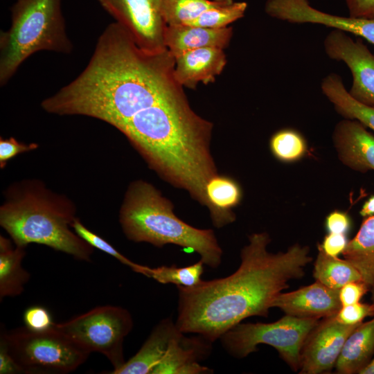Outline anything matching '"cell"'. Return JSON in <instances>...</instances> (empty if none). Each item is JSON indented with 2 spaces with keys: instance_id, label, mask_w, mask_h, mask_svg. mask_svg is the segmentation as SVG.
<instances>
[{
  "instance_id": "10",
  "label": "cell",
  "mask_w": 374,
  "mask_h": 374,
  "mask_svg": "<svg viewBox=\"0 0 374 374\" xmlns=\"http://www.w3.org/2000/svg\"><path fill=\"white\" fill-rule=\"evenodd\" d=\"M326 54L344 62L350 70L353 83L349 93L357 100L374 105V54L359 39L346 32L332 29L325 37Z\"/></svg>"
},
{
  "instance_id": "38",
  "label": "cell",
  "mask_w": 374,
  "mask_h": 374,
  "mask_svg": "<svg viewBox=\"0 0 374 374\" xmlns=\"http://www.w3.org/2000/svg\"><path fill=\"white\" fill-rule=\"evenodd\" d=\"M359 214L364 218L374 215V195L365 201L359 211Z\"/></svg>"
},
{
  "instance_id": "21",
  "label": "cell",
  "mask_w": 374,
  "mask_h": 374,
  "mask_svg": "<svg viewBox=\"0 0 374 374\" xmlns=\"http://www.w3.org/2000/svg\"><path fill=\"white\" fill-rule=\"evenodd\" d=\"M321 89L339 114L346 119L357 121L374 132V105L355 99L339 75L335 73L327 75L321 82Z\"/></svg>"
},
{
  "instance_id": "3",
  "label": "cell",
  "mask_w": 374,
  "mask_h": 374,
  "mask_svg": "<svg viewBox=\"0 0 374 374\" xmlns=\"http://www.w3.org/2000/svg\"><path fill=\"white\" fill-rule=\"evenodd\" d=\"M76 218L70 199L36 180L10 186L0 207V224L15 245L43 244L77 260L90 261L93 247L70 229Z\"/></svg>"
},
{
  "instance_id": "2",
  "label": "cell",
  "mask_w": 374,
  "mask_h": 374,
  "mask_svg": "<svg viewBox=\"0 0 374 374\" xmlns=\"http://www.w3.org/2000/svg\"><path fill=\"white\" fill-rule=\"evenodd\" d=\"M270 241L267 232L252 233L232 274L202 280L194 287H177V328L214 342L247 318L267 317L276 296L290 280L301 278L312 260L308 246L296 243L285 251L271 253Z\"/></svg>"
},
{
  "instance_id": "40",
  "label": "cell",
  "mask_w": 374,
  "mask_h": 374,
  "mask_svg": "<svg viewBox=\"0 0 374 374\" xmlns=\"http://www.w3.org/2000/svg\"><path fill=\"white\" fill-rule=\"evenodd\" d=\"M372 303L374 305V287L371 289Z\"/></svg>"
},
{
  "instance_id": "36",
  "label": "cell",
  "mask_w": 374,
  "mask_h": 374,
  "mask_svg": "<svg viewBox=\"0 0 374 374\" xmlns=\"http://www.w3.org/2000/svg\"><path fill=\"white\" fill-rule=\"evenodd\" d=\"M349 16L374 19V0H346Z\"/></svg>"
},
{
  "instance_id": "28",
  "label": "cell",
  "mask_w": 374,
  "mask_h": 374,
  "mask_svg": "<svg viewBox=\"0 0 374 374\" xmlns=\"http://www.w3.org/2000/svg\"><path fill=\"white\" fill-rule=\"evenodd\" d=\"M204 262L199 261L183 267L162 265L152 268L150 278L162 284H174L177 287H194L199 284L204 273Z\"/></svg>"
},
{
  "instance_id": "24",
  "label": "cell",
  "mask_w": 374,
  "mask_h": 374,
  "mask_svg": "<svg viewBox=\"0 0 374 374\" xmlns=\"http://www.w3.org/2000/svg\"><path fill=\"white\" fill-rule=\"evenodd\" d=\"M318 251L313 269L317 281L335 290H339L349 282L363 281L359 271L349 261L330 256L319 248Z\"/></svg>"
},
{
  "instance_id": "17",
  "label": "cell",
  "mask_w": 374,
  "mask_h": 374,
  "mask_svg": "<svg viewBox=\"0 0 374 374\" xmlns=\"http://www.w3.org/2000/svg\"><path fill=\"white\" fill-rule=\"evenodd\" d=\"M233 28H209L191 25L166 26L164 45L170 54L177 57L185 52L202 48L225 49L231 39Z\"/></svg>"
},
{
  "instance_id": "35",
  "label": "cell",
  "mask_w": 374,
  "mask_h": 374,
  "mask_svg": "<svg viewBox=\"0 0 374 374\" xmlns=\"http://www.w3.org/2000/svg\"><path fill=\"white\" fill-rule=\"evenodd\" d=\"M325 226L328 233L346 235L351 227V220L347 213L335 210L326 216Z\"/></svg>"
},
{
  "instance_id": "27",
  "label": "cell",
  "mask_w": 374,
  "mask_h": 374,
  "mask_svg": "<svg viewBox=\"0 0 374 374\" xmlns=\"http://www.w3.org/2000/svg\"><path fill=\"white\" fill-rule=\"evenodd\" d=\"M247 8V3L244 1L226 0L206 10L187 25L209 28H225L243 17Z\"/></svg>"
},
{
  "instance_id": "19",
  "label": "cell",
  "mask_w": 374,
  "mask_h": 374,
  "mask_svg": "<svg viewBox=\"0 0 374 374\" xmlns=\"http://www.w3.org/2000/svg\"><path fill=\"white\" fill-rule=\"evenodd\" d=\"M206 206L209 210L213 224L221 228L235 220L233 209L242 199V189L233 177L216 174L209 179L205 188Z\"/></svg>"
},
{
  "instance_id": "29",
  "label": "cell",
  "mask_w": 374,
  "mask_h": 374,
  "mask_svg": "<svg viewBox=\"0 0 374 374\" xmlns=\"http://www.w3.org/2000/svg\"><path fill=\"white\" fill-rule=\"evenodd\" d=\"M71 228L84 241L93 248H96L108 255L116 258L121 263L128 266L134 271L150 278L152 267L134 262L117 251L112 244L87 228L79 219L76 218L71 224Z\"/></svg>"
},
{
  "instance_id": "18",
  "label": "cell",
  "mask_w": 374,
  "mask_h": 374,
  "mask_svg": "<svg viewBox=\"0 0 374 374\" xmlns=\"http://www.w3.org/2000/svg\"><path fill=\"white\" fill-rule=\"evenodd\" d=\"M171 318L159 321L138 352L116 370L109 374H152L164 357L171 338L178 330Z\"/></svg>"
},
{
  "instance_id": "8",
  "label": "cell",
  "mask_w": 374,
  "mask_h": 374,
  "mask_svg": "<svg viewBox=\"0 0 374 374\" xmlns=\"http://www.w3.org/2000/svg\"><path fill=\"white\" fill-rule=\"evenodd\" d=\"M64 332L90 353L105 355L114 369L125 362L123 341L133 328L130 312L120 306L101 305L65 322L55 323Z\"/></svg>"
},
{
  "instance_id": "33",
  "label": "cell",
  "mask_w": 374,
  "mask_h": 374,
  "mask_svg": "<svg viewBox=\"0 0 374 374\" xmlns=\"http://www.w3.org/2000/svg\"><path fill=\"white\" fill-rule=\"evenodd\" d=\"M370 290L369 287L362 280L349 282L343 285L339 292L342 306L359 302L364 294Z\"/></svg>"
},
{
  "instance_id": "16",
  "label": "cell",
  "mask_w": 374,
  "mask_h": 374,
  "mask_svg": "<svg viewBox=\"0 0 374 374\" xmlns=\"http://www.w3.org/2000/svg\"><path fill=\"white\" fill-rule=\"evenodd\" d=\"M175 76L183 87L195 89L199 82H213L226 64L224 49L202 48L175 57Z\"/></svg>"
},
{
  "instance_id": "22",
  "label": "cell",
  "mask_w": 374,
  "mask_h": 374,
  "mask_svg": "<svg viewBox=\"0 0 374 374\" xmlns=\"http://www.w3.org/2000/svg\"><path fill=\"white\" fill-rule=\"evenodd\" d=\"M26 247L14 248L11 241L0 236V299L20 295L30 274L22 267Z\"/></svg>"
},
{
  "instance_id": "9",
  "label": "cell",
  "mask_w": 374,
  "mask_h": 374,
  "mask_svg": "<svg viewBox=\"0 0 374 374\" xmlns=\"http://www.w3.org/2000/svg\"><path fill=\"white\" fill-rule=\"evenodd\" d=\"M101 6L131 35L136 44L148 51L166 49V28L162 0H98Z\"/></svg>"
},
{
  "instance_id": "34",
  "label": "cell",
  "mask_w": 374,
  "mask_h": 374,
  "mask_svg": "<svg viewBox=\"0 0 374 374\" xmlns=\"http://www.w3.org/2000/svg\"><path fill=\"white\" fill-rule=\"evenodd\" d=\"M348 242L346 234L328 233L321 244H318V248L330 256L338 257L342 254Z\"/></svg>"
},
{
  "instance_id": "4",
  "label": "cell",
  "mask_w": 374,
  "mask_h": 374,
  "mask_svg": "<svg viewBox=\"0 0 374 374\" xmlns=\"http://www.w3.org/2000/svg\"><path fill=\"white\" fill-rule=\"evenodd\" d=\"M119 222L132 241L159 248L172 244L190 249L213 269L222 262V250L213 231L195 228L177 217L171 202L147 181L130 184L120 208Z\"/></svg>"
},
{
  "instance_id": "20",
  "label": "cell",
  "mask_w": 374,
  "mask_h": 374,
  "mask_svg": "<svg viewBox=\"0 0 374 374\" xmlns=\"http://www.w3.org/2000/svg\"><path fill=\"white\" fill-rule=\"evenodd\" d=\"M374 355V317L359 324L346 339L335 364L339 374H353L367 365Z\"/></svg>"
},
{
  "instance_id": "31",
  "label": "cell",
  "mask_w": 374,
  "mask_h": 374,
  "mask_svg": "<svg viewBox=\"0 0 374 374\" xmlns=\"http://www.w3.org/2000/svg\"><path fill=\"white\" fill-rule=\"evenodd\" d=\"M374 316V305L357 302L341 308L335 318L338 321L346 325L361 323L368 317Z\"/></svg>"
},
{
  "instance_id": "5",
  "label": "cell",
  "mask_w": 374,
  "mask_h": 374,
  "mask_svg": "<svg viewBox=\"0 0 374 374\" xmlns=\"http://www.w3.org/2000/svg\"><path fill=\"white\" fill-rule=\"evenodd\" d=\"M62 0H15L11 24L0 33V85L4 86L33 54L48 51L69 54Z\"/></svg>"
},
{
  "instance_id": "6",
  "label": "cell",
  "mask_w": 374,
  "mask_h": 374,
  "mask_svg": "<svg viewBox=\"0 0 374 374\" xmlns=\"http://www.w3.org/2000/svg\"><path fill=\"white\" fill-rule=\"evenodd\" d=\"M0 340L26 374H66L86 362L90 353L55 328L35 332L26 326L6 331Z\"/></svg>"
},
{
  "instance_id": "37",
  "label": "cell",
  "mask_w": 374,
  "mask_h": 374,
  "mask_svg": "<svg viewBox=\"0 0 374 374\" xmlns=\"http://www.w3.org/2000/svg\"><path fill=\"white\" fill-rule=\"evenodd\" d=\"M16 373L22 372L8 352L5 344L0 340V374Z\"/></svg>"
},
{
  "instance_id": "23",
  "label": "cell",
  "mask_w": 374,
  "mask_h": 374,
  "mask_svg": "<svg viewBox=\"0 0 374 374\" xmlns=\"http://www.w3.org/2000/svg\"><path fill=\"white\" fill-rule=\"evenodd\" d=\"M342 254L357 268L371 290L374 287V215L364 218Z\"/></svg>"
},
{
  "instance_id": "1",
  "label": "cell",
  "mask_w": 374,
  "mask_h": 374,
  "mask_svg": "<svg viewBox=\"0 0 374 374\" xmlns=\"http://www.w3.org/2000/svg\"><path fill=\"white\" fill-rule=\"evenodd\" d=\"M175 65L167 48H140L114 21L98 37L84 69L41 106L50 114L89 116L118 130L140 111L184 93Z\"/></svg>"
},
{
  "instance_id": "39",
  "label": "cell",
  "mask_w": 374,
  "mask_h": 374,
  "mask_svg": "<svg viewBox=\"0 0 374 374\" xmlns=\"http://www.w3.org/2000/svg\"><path fill=\"white\" fill-rule=\"evenodd\" d=\"M358 374H374V356Z\"/></svg>"
},
{
  "instance_id": "30",
  "label": "cell",
  "mask_w": 374,
  "mask_h": 374,
  "mask_svg": "<svg viewBox=\"0 0 374 374\" xmlns=\"http://www.w3.org/2000/svg\"><path fill=\"white\" fill-rule=\"evenodd\" d=\"M25 326L35 332H44L53 328L55 322L49 311L40 305L27 308L23 316Z\"/></svg>"
},
{
  "instance_id": "25",
  "label": "cell",
  "mask_w": 374,
  "mask_h": 374,
  "mask_svg": "<svg viewBox=\"0 0 374 374\" xmlns=\"http://www.w3.org/2000/svg\"><path fill=\"white\" fill-rule=\"evenodd\" d=\"M269 150L278 161L291 163L301 160L308 152V144L302 134L292 128H283L269 139Z\"/></svg>"
},
{
  "instance_id": "7",
  "label": "cell",
  "mask_w": 374,
  "mask_h": 374,
  "mask_svg": "<svg viewBox=\"0 0 374 374\" xmlns=\"http://www.w3.org/2000/svg\"><path fill=\"white\" fill-rule=\"evenodd\" d=\"M320 320L285 314L271 323L241 322L219 339L227 353L239 359L256 351L260 344L271 346L293 371H298L304 343Z\"/></svg>"
},
{
  "instance_id": "14",
  "label": "cell",
  "mask_w": 374,
  "mask_h": 374,
  "mask_svg": "<svg viewBox=\"0 0 374 374\" xmlns=\"http://www.w3.org/2000/svg\"><path fill=\"white\" fill-rule=\"evenodd\" d=\"M213 342L198 335L186 337L179 329L170 339L168 350L152 374H210L213 370L202 366Z\"/></svg>"
},
{
  "instance_id": "12",
  "label": "cell",
  "mask_w": 374,
  "mask_h": 374,
  "mask_svg": "<svg viewBox=\"0 0 374 374\" xmlns=\"http://www.w3.org/2000/svg\"><path fill=\"white\" fill-rule=\"evenodd\" d=\"M358 325L341 323L335 316L321 319L304 343L299 373L330 371L335 366L346 339Z\"/></svg>"
},
{
  "instance_id": "26",
  "label": "cell",
  "mask_w": 374,
  "mask_h": 374,
  "mask_svg": "<svg viewBox=\"0 0 374 374\" xmlns=\"http://www.w3.org/2000/svg\"><path fill=\"white\" fill-rule=\"evenodd\" d=\"M226 0H162L161 13L166 25L188 24L206 10Z\"/></svg>"
},
{
  "instance_id": "32",
  "label": "cell",
  "mask_w": 374,
  "mask_h": 374,
  "mask_svg": "<svg viewBox=\"0 0 374 374\" xmlns=\"http://www.w3.org/2000/svg\"><path fill=\"white\" fill-rule=\"evenodd\" d=\"M37 144L32 143L26 145L17 141L15 138L0 139V166L4 168L8 161L17 154L37 149Z\"/></svg>"
},
{
  "instance_id": "13",
  "label": "cell",
  "mask_w": 374,
  "mask_h": 374,
  "mask_svg": "<svg viewBox=\"0 0 374 374\" xmlns=\"http://www.w3.org/2000/svg\"><path fill=\"white\" fill-rule=\"evenodd\" d=\"M339 292L316 280L294 291L280 292L271 306L287 315L321 319L335 316L342 307Z\"/></svg>"
},
{
  "instance_id": "15",
  "label": "cell",
  "mask_w": 374,
  "mask_h": 374,
  "mask_svg": "<svg viewBox=\"0 0 374 374\" xmlns=\"http://www.w3.org/2000/svg\"><path fill=\"white\" fill-rule=\"evenodd\" d=\"M332 142L341 162L354 171H374V136L355 120L339 121L332 133Z\"/></svg>"
},
{
  "instance_id": "11",
  "label": "cell",
  "mask_w": 374,
  "mask_h": 374,
  "mask_svg": "<svg viewBox=\"0 0 374 374\" xmlns=\"http://www.w3.org/2000/svg\"><path fill=\"white\" fill-rule=\"evenodd\" d=\"M269 16L292 24H320L359 36L374 45V19L342 17L311 6L308 0H267Z\"/></svg>"
}]
</instances>
